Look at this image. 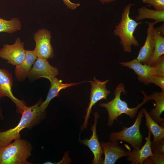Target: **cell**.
Listing matches in <instances>:
<instances>
[{
    "label": "cell",
    "mask_w": 164,
    "mask_h": 164,
    "mask_svg": "<svg viewBox=\"0 0 164 164\" xmlns=\"http://www.w3.org/2000/svg\"><path fill=\"white\" fill-rule=\"evenodd\" d=\"M101 145L105 155L102 164H114L118 159L128 155V152L121 146L117 141H102Z\"/></svg>",
    "instance_id": "cell-13"
},
{
    "label": "cell",
    "mask_w": 164,
    "mask_h": 164,
    "mask_svg": "<svg viewBox=\"0 0 164 164\" xmlns=\"http://www.w3.org/2000/svg\"><path fill=\"white\" fill-rule=\"evenodd\" d=\"M152 133L148 130V135L145 138L146 141L144 145L138 149H133L128 152L127 159L131 162V164H144L149 156L152 155L151 149V137Z\"/></svg>",
    "instance_id": "cell-14"
},
{
    "label": "cell",
    "mask_w": 164,
    "mask_h": 164,
    "mask_svg": "<svg viewBox=\"0 0 164 164\" xmlns=\"http://www.w3.org/2000/svg\"><path fill=\"white\" fill-rule=\"evenodd\" d=\"M26 50L24 43L18 38L14 44H5L0 49V58L6 60L7 63L16 66L21 63L24 60Z\"/></svg>",
    "instance_id": "cell-7"
},
{
    "label": "cell",
    "mask_w": 164,
    "mask_h": 164,
    "mask_svg": "<svg viewBox=\"0 0 164 164\" xmlns=\"http://www.w3.org/2000/svg\"><path fill=\"white\" fill-rule=\"evenodd\" d=\"M63 1L68 8L72 10L76 9L80 5L79 3H73L70 0H63Z\"/></svg>",
    "instance_id": "cell-28"
},
{
    "label": "cell",
    "mask_w": 164,
    "mask_h": 164,
    "mask_svg": "<svg viewBox=\"0 0 164 164\" xmlns=\"http://www.w3.org/2000/svg\"><path fill=\"white\" fill-rule=\"evenodd\" d=\"M159 34L161 36H164V23H163L160 26L155 28Z\"/></svg>",
    "instance_id": "cell-29"
},
{
    "label": "cell",
    "mask_w": 164,
    "mask_h": 164,
    "mask_svg": "<svg viewBox=\"0 0 164 164\" xmlns=\"http://www.w3.org/2000/svg\"><path fill=\"white\" fill-rule=\"evenodd\" d=\"M148 96L150 100L155 102V108L150 110L149 115L156 123L164 127V119L160 117L164 111V91L153 92Z\"/></svg>",
    "instance_id": "cell-17"
},
{
    "label": "cell",
    "mask_w": 164,
    "mask_h": 164,
    "mask_svg": "<svg viewBox=\"0 0 164 164\" xmlns=\"http://www.w3.org/2000/svg\"><path fill=\"white\" fill-rule=\"evenodd\" d=\"M42 102L41 98L35 104L30 107L26 106L24 108L22 117L17 125L7 131L0 132V148L5 146L13 140L21 138L20 131L27 128L31 129L45 119L46 112H42L40 105Z\"/></svg>",
    "instance_id": "cell-1"
},
{
    "label": "cell",
    "mask_w": 164,
    "mask_h": 164,
    "mask_svg": "<svg viewBox=\"0 0 164 164\" xmlns=\"http://www.w3.org/2000/svg\"><path fill=\"white\" fill-rule=\"evenodd\" d=\"M13 83L12 74L6 70L0 68V98L9 97L16 105L17 112L22 114L26 105L24 100H20L14 96L12 90Z\"/></svg>",
    "instance_id": "cell-9"
},
{
    "label": "cell",
    "mask_w": 164,
    "mask_h": 164,
    "mask_svg": "<svg viewBox=\"0 0 164 164\" xmlns=\"http://www.w3.org/2000/svg\"><path fill=\"white\" fill-rule=\"evenodd\" d=\"M134 5L130 3L125 6L120 22L115 26L113 31L114 35L119 38L123 51L129 53L132 52V46H138L140 45L134 34L137 26L142 23L137 22L130 16L131 8Z\"/></svg>",
    "instance_id": "cell-3"
},
{
    "label": "cell",
    "mask_w": 164,
    "mask_h": 164,
    "mask_svg": "<svg viewBox=\"0 0 164 164\" xmlns=\"http://www.w3.org/2000/svg\"><path fill=\"white\" fill-rule=\"evenodd\" d=\"M99 1L103 4L106 3H110L111 2H115L117 0H99Z\"/></svg>",
    "instance_id": "cell-30"
},
{
    "label": "cell",
    "mask_w": 164,
    "mask_h": 164,
    "mask_svg": "<svg viewBox=\"0 0 164 164\" xmlns=\"http://www.w3.org/2000/svg\"><path fill=\"white\" fill-rule=\"evenodd\" d=\"M21 27V22L18 18H14L7 20L0 18V32L12 33L20 30Z\"/></svg>",
    "instance_id": "cell-22"
},
{
    "label": "cell",
    "mask_w": 164,
    "mask_h": 164,
    "mask_svg": "<svg viewBox=\"0 0 164 164\" xmlns=\"http://www.w3.org/2000/svg\"><path fill=\"white\" fill-rule=\"evenodd\" d=\"M51 33L45 29L38 30L34 35L36 46L34 50L38 58L48 59L53 58V50L51 44Z\"/></svg>",
    "instance_id": "cell-8"
},
{
    "label": "cell",
    "mask_w": 164,
    "mask_h": 164,
    "mask_svg": "<svg viewBox=\"0 0 164 164\" xmlns=\"http://www.w3.org/2000/svg\"><path fill=\"white\" fill-rule=\"evenodd\" d=\"M125 87V85L122 83H120L114 91V98L108 103H103L99 104L100 107L105 108L107 111L108 116L107 125L109 127L113 126L114 120L117 121V118L122 114H125L131 118H135L139 109L150 100L145 91L141 90L144 96L142 102L138 103V105L134 108H129L127 103L120 98L122 93L124 94H125L127 93Z\"/></svg>",
    "instance_id": "cell-2"
},
{
    "label": "cell",
    "mask_w": 164,
    "mask_h": 164,
    "mask_svg": "<svg viewBox=\"0 0 164 164\" xmlns=\"http://www.w3.org/2000/svg\"><path fill=\"white\" fill-rule=\"evenodd\" d=\"M121 65L132 70L138 76V79L145 85L151 83L152 77L155 75L152 66L142 64L136 58L128 62H119Z\"/></svg>",
    "instance_id": "cell-12"
},
{
    "label": "cell",
    "mask_w": 164,
    "mask_h": 164,
    "mask_svg": "<svg viewBox=\"0 0 164 164\" xmlns=\"http://www.w3.org/2000/svg\"><path fill=\"white\" fill-rule=\"evenodd\" d=\"M153 83L159 87L161 91H164V77L153 76L151 80V83Z\"/></svg>",
    "instance_id": "cell-26"
},
{
    "label": "cell",
    "mask_w": 164,
    "mask_h": 164,
    "mask_svg": "<svg viewBox=\"0 0 164 164\" xmlns=\"http://www.w3.org/2000/svg\"><path fill=\"white\" fill-rule=\"evenodd\" d=\"M1 98H0V101ZM4 117L2 114V111L1 108L0 106V119L3 121L4 119Z\"/></svg>",
    "instance_id": "cell-31"
},
{
    "label": "cell",
    "mask_w": 164,
    "mask_h": 164,
    "mask_svg": "<svg viewBox=\"0 0 164 164\" xmlns=\"http://www.w3.org/2000/svg\"><path fill=\"white\" fill-rule=\"evenodd\" d=\"M152 155L148 158L144 164L164 163V154L160 152H152Z\"/></svg>",
    "instance_id": "cell-24"
},
{
    "label": "cell",
    "mask_w": 164,
    "mask_h": 164,
    "mask_svg": "<svg viewBox=\"0 0 164 164\" xmlns=\"http://www.w3.org/2000/svg\"><path fill=\"white\" fill-rule=\"evenodd\" d=\"M154 68L156 76L164 77V55L159 57L151 66Z\"/></svg>",
    "instance_id": "cell-23"
},
{
    "label": "cell",
    "mask_w": 164,
    "mask_h": 164,
    "mask_svg": "<svg viewBox=\"0 0 164 164\" xmlns=\"http://www.w3.org/2000/svg\"><path fill=\"white\" fill-rule=\"evenodd\" d=\"M154 25L153 22L148 23L144 44L141 48L136 58L139 61L144 64L148 65L154 52V41L152 29Z\"/></svg>",
    "instance_id": "cell-15"
},
{
    "label": "cell",
    "mask_w": 164,
    "mask_h": 164,
    "mask_svg": "<svg viewBox=\"0 0 164 164\" xmlns=\"http://www.w3.org/2000/svg\"><path fill=\"white\" fill-rule=\"evenodd\" d=\"M32 147L27 140L21 138L0 148V164H32L27 161Z\"/></svg>",
    "instance_id": "cell-4"
},
{
    "label": "cell",
    "mask_w": 164,
    "mask_h": 164,
    "mask_svg": "<svg viewBox=\"0 0 164 164\" xmlns=\"http://www.w3.org/2000/svg\"><path fill=\"white\" fill-rule=\"evenodd\" d=\"M71 162V159L69 157V155L67 151L65 153L62 159L59 162H46L44 164H69Z\"/></svg>",
    "instance_id": "cell-27"
},
{
    "label": "cell",
    "mask_w": 164,
    "mask_h": 164,
    "mask_svg": "<svg viewBox=\"0 0 164 164\" xmlns=\"http://www.w3.org/2000/svg\"><path fill=\"white\" fill-rule=\"evenodd\" d=\"M94 122L91 128L92 134L89 139L85 138L81 139L79 138L80 142L87 146L93 154L94 158L92 163L93 164H102L103 161L102 156L103 154L102 149L98 138L97 132V125L98 118L100 115L97 112L94 114Z\"/></svg>",
    "instance_id": "cell-11"
},
{
    "label": "cell",
    "mask_w": 164,
    "mask_h": 164,
    "mask_svg": "<svg viewBox=\"0 0 164 164\" xmlns=\"http://www.w3.org/2000/svg\"><path fill=\"white\" fill-rule=\"evenodd\" d=\"M37 57L34 50H26V55L23 61L20 64L15 66V73L17 80L23 82L27 77Z\"/></svg>",
    "instance_id": "cell-16"
},
{
    "label": "cell",
    "mask_w": 164,
    "mask_h": 164,
    "mask_svg": "<svg viewBox=\"0 0 164 164\" xmlns=\"http://www.w3.org/2000/svg\"><path fill=\"white\" fill-rule=\"evenodd\" d=\"M143 114L142 108L139 112L135 122L132 126L128 127L123 126L119 132H111L109 136V141H123L130 144L134 149L140 148L144 137L140 133V128Z\"/></svg>",
    "instance_id": "cell-5"
},
{
    "label": "cell",
    "mask_w": 164,
    "mask_h": 164,
    "mask_svg": "<svg viewBox=\"0 0 164 164\" xmlns=\"http://www.w3.org/2000/svg\"><path fill=\"white\" fill-rule=\"evenodd\" d=\"M142 2L153 6L155 10L164 11V0H142Z\"/></svg>",
    "instance_id": "cell-25"
},
{
    "label": "cell",
    "mask_w": 164,
    "mask_h": 164,
    "mask_svg": "<svg viewBox=\"0 0 164 164\" xmlns=\"http://www.w3.org/2000/svg\"><path fill=\"white\" fill-rule=\"evenodd\" d=\"M154 41V48L152 56L148 65L151 66L159 57L164 55V37L160 35L155 28L152 29Z\"/></svg>",
    "instance_id": "cell-21"
},
{
    "label": "cell",
    "mask_w": 164,
    "mask_h": 164,
    "mask_svg": "<svg viewBox=\"0 0 164 164\" xmlns=\"http://www.w3.org/2000/svg\"><path fill=\"white\" fill-rule=\"evenodd\" d=\"M58 74V69L51 66L47 59L37 57L27 77L30 81L33 82L41 77L52 79Z\"/></svg>",
    "instance_id": "cell-10"
},
{
    "label": "cell",
    "mask_w": 164,
    "mask_h": 164,
    "mask_svg": "<svg viewBox=\"0 0 164 164\" xmlns=\"http://www.w3.org/2000/svg\"><path fill=\"white\" fill-rule=\"evenodd\" d=\"M109 81V80H107L104 81H101L94 77L93 80L89 81L91 84L90 102L86 110L84 121L81 128V132L88 125V121L90 117L93 106L101 100L107 99V97L110 93V91L106 88V85Z\"/></svg>",
    "instance_id": "cell-6"
},
{
    "label": "cell",
    "mask_w": 164,
    "mask_h": 164,
    "mask_svg": "<svg viewBox=\"0 0 164 164\" xmlns=\"http://www.w3.org/2000/svg\"><path fill=\"white\" fill-rule=\"evenodd\" d=\"M145 118V125L153 136L152 143H157L164 140V127L156 123L150 117L146 109L143 108Z\"/></svg>",
    "instance_id": "cell-19"
},
{
    "label": "cell",
    "mask_w": 164,
    "mask_h": 164,
    "mask_svg": "<svg viewBox=\"0 0 164 164\" xmlns=\"http://www.w3.org/2000/svg\"><path fill=\"white\" fill-rule=\"evenodd\" d=\"M137 15L135 17V21H139L144 19H151L154 21V25L160 22L164 21V11L152 10L143 7L139 8L137 10Z\"/></svg>",
    "instance_id": "cell-20"
},
{
    "label": "cell",
    "mask_w": 164,
    "mask_h": 164,
    "mask_svg": "<svg viewBox=\"0 0 164 164\" xmlns=\"http://www.w3.org/2000/svg\"><path fill=\"white\" fill-rule=\"evenodd\" d=\"M49 80L50 83V87L46 100L44 102H42L40 105V109L43 112H46V109L50 101L55 97L58 96L59 92L61 90L82 83V82H80L63 83L61 80H59L56 77Z\"/></svg>",
    "instance_id": "cell-18"
}]
</instances>
